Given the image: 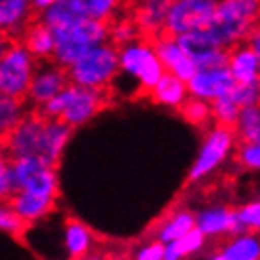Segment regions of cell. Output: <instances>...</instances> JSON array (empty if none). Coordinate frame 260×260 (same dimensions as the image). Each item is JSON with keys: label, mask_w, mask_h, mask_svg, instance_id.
Masks as SVG:
<instances>
[{"label": "cell", "mask_w": 260, "mask_h": 260, "mask_svg": "<svg viewBox=\"0 0 260 260\" xmlns=\"http://www.w3.org/2000/svg\"><path fill=\"white\" fill-rule=\"evenodd\" d=\"M236 141L238 139H236V133L232 127L220 125V123L213 125L203 141L198 158L188 171V181L200 182L215 173L217 169H220L234 152Z\"/></svg>", "instance_id": "7"}, {"label": "cell", "mask_w": 260, "mask_h": 260, "mask_svg": "<svg viewBox=\"0 0 260 260\" xmlns=\"http://www.w3.org/2000/svg\"><path fill=\"white\" fill-rule=\"evenodd\" d=\"M228 71L236 84L243 86H254L258 84L260 76V55L258 51L253 50L251 44H238L232 50H228Z\"/></svg>", "instance_id": "18"}, {"label": "cell", "mask_w": 260, "mask_h": 260, "mask_svg": "<svg viewBox=\"0 0 260 260\" xmlns=\"http://www.w3.org/2000/svg\"><path fill=\"white\" fill-rule=\"evenodd\" d=\"M53 37H55V46H53L51 61L67 69L93 46L109 42V23L84 17L71 27L55 30Z\"/></svg>", "instance_id": "4"}, {"label": "cell", "mask_w": 260, "mask_h": 260, "mask_svg": "<svg viewBox=\"0 0 260 260\" xmlns=\"http://www.w3.org/2000/svg\"><path fill=\"white\" fill-rule=\"evenodd\" d=\"M218 0H173L164 23V32L179 37L190 30L205 29L213 19Z\"/></svg>", "instance_id": "9"}, {"label": "cell", "mask_w": 260, "mask_h": 260, "mask_svg": "<svg viewBox=\"0 0 260 260\" xmlns=\"http://www.w3.org/2000/svg\"><path fill=\"white\" fill-rule=\"evenodd\" d=\"M152 46H154V51H156V55H158L159 63H161L166 73L175 74L177 78L186 82L198 71L194 63L186 57V53L181 50V46H179L175 37L161 32V35L152 38Z\"/></svg>", "instance_id": "14"}, {"label": "cell", "mask_w": 260, "mask_h": 260, "mask_svg": "<svg viewBox=\"0 0 260 260\" xmlns=\"http://www.w3.org/2000/svg\"><path fill=\"white\" fill-rule=\"evenodd\" d=\"M25 230V222L15 215L10 203L0 202V232H6L12 236H19Z\"/></svg>", "instance_id": "36"}, {"label": "cell", "mask_w": 260, "mask_h": 260, "mask_svg": "<svg viewBox=\"0 0 260 260\" xmlns=\"http://www.w3.org/2000/svg\"><path fill=\"white\" fill-rule=\"evenodd\" d=\"M82 17L95 21L110 23L118 14L125 10L123 0H73Z\"/></svg>", "instance_id": "28"}, {"label": "cell", "mask_w": 260, "mask_h": 260, "mask_svg": "<svg viewBox=\"0 0 260 260\" xmlns=\"http://www.w3.org/2000/svg\"><path fill=\"white\" fill-rule=\"evenodd\" d=\"M37 65L38 61L25 44L19 38H14L0 57V95L25 101Z\"/></svg>", "instance_id": "6"}, {"label": "cell", "mask_w": 260, "mask_h": 260, "mask_svg": "<svg viewBox=\"0 0 260 260\" xmlns=\"http://www.w3.org/2000/svg\"><path fill=\"white\" fill-rule=\"evenodd\" d=\"M139 38H143L141 30H139L137 23L133 21L131 14L125 8V14H118L109 23V42L114 48H122L125 44L135 42Z\"/></svg>", "instance_id": "30"}, {"label": "cell", "mask_w": 260, "mask_h": 260, "mask_svg": "<svg viewBox=\"0 0 260 260\" xmlns=\"http://www.w3.org/2000/svg\"><path fill=\"white\" fill-rule=\"evenodd\" d=\"M57 2H61V0H30V4H32V10H35V14L42 12V10H46V8L53 6V4H57Z\"/></svg>", "instance_id": "39"}, {"label": "cell", "mask_w": 260, "mask_h": 260, "mask_svg": "<svg viewBox=\"0 0 260 260\" xmlns=\"http://www.w3.org/2000/svg\"><path fill=\"white\" fill-rule=\"evenodd\" d=\"M236 86L228 67H213V69H198L192 78L186 80L188 95L196 99L213 103L215 99L228 93Z\"/></svg>", "instance_id": "13"}, {"label": "cell", "mask_w": 260, "mask_h": 260, "mask_svg": "<svg viewBox=\"0 0 260 260\" xmlns=\"http://www.w3.org/2000/svg\"><path fill=\"white\" fill-rule=\"evenodd\" d=\"M148 93L154 99V103L167 107V109L179 110L182 107V103L188 99V87L184 80L177 78L171 73H164Z\"/></svg>", "instance_id": "21"}, {"label": "cell", "mask_w": 260, "mask_h": 260, "mask_svg": "<svg viewBox=\"0 0 260 260\" xmlns=\"http://www.w3.org/2000/svg\"><path fill=\"white\" fill-rule=\"evenodd\" d=\"M177 42L186 57L196 65V69H213V67H226L228 63V50H224L209 37L205 29L190 30L179 35Z\"/></svg>", "instance_id": "11"}, {"label": "cell", "mask_w": 260, "mask_h": 260, "mask_svg": "<svg viewBox=\"0 0 260 260\" xmlns=\"http://www.w3.org/2000/svg\"><path fill=\"white\" fill-rule=\"evenodd\" d=\"M17 192L19 188H17V179L12 167V159L0 150V202L8 203Z\"/></svg>", "instance_id": "34"}, {"label": "cell", "mask_w": 260, "mask_h": 260, "mask_svg": "<svg viewBox=\"0 0 260 260\" xmlns=\"http://www.w3.org/2000/svg\"><path fill=\"white\" fill-rule=\"evenodd\" d=\"M109 260H131V258H127V256H112Z\"/></svg>", "instance_id": "44"}, {"label": "cell", "mask_w": 260, "mask_h": 260, "mask_svg": "<svg viewBox=\"0 0 260 260\" xmlns=\"http://www.w3.org/2000/svg\"><path fill=\"white\" fill-rule=\"evenodd\" d=\"M35 19L40 21L42 25H46L51 32H55V30H61L65 27H71V25H74V23L84 19V17L80 15L78 8L74 6L73 0H61L57 4L38 12L35 15Z\"/></svg>", "instance_id": "23"}, {"label": "cell", "mask_w": 260, "mask_h": 260, "mask_svg": "<svg viewBox=\"0 0 260 260\" xmlns=\"http://www.w3.org/2000/svg\"><path fill=\"white\" fill-rule=\"evenodd\" d=\"M194 226H196V218L192 211L177 209L158 224V228H156V238L154 239H158L159 243L166 245L169 241H175V239H179L181 236H184V234L192 230Z\"/></svg>", "instance_id": "24"}, {"label": "cell", "mask_w": 260, "mask_h": 260, "mask_svg": "<svg viewBox=\"0 0 260 260\" xmlns=\"http://www.w3.org/2000/svg\"><path fill=\"white\" fill-rule=\"evenodd\" d=\"M179 110L182 112L184 120L188 123H192V125L203 127V125H207L213 120V116H211V103L190 97V95H188V99L182 103V107Z\"/></svg>", "instance_id": "33"}, {"label": "cell", "mask_w": 260, "mask_h": 260, "mask_svg": "<svg viewBox=\"0 0 260 260\" xmlns=\"http://www.w3.org/2000/svg\"><path fill=\"white\" fill-rule=\"evenodd\" d=\"M19 40L25 44V48L32 53V57L37 59V61H50L51 59L53 46H55V37L40 21L32 19L29 23V27L23 30Z\"/></svg>", "instance_id": "22"}, {"label": "cell", "mask_w": 260, "mask_h": 260, "mask_svg": "<svg viewBox=\"0 0 260 260\" xmlns=\"http://www.w3.org/2000/svg\"><path fill=\"white\" fill-rule=\"evenodd\" d=\"M239 166L247 171H258L260 169V145L258 143H241L238 150Z\"/></svg>", "instance_id": "37"}, {"label": "cell", "mask_w": 260, "mask_h": 260, "mask_svg": "<svg viewBox=\"0 0 260 260\" xmlns=\"http://www.w3.org/2000/svg\"><path fill=\"white\" fill-rule=\"evenodd\" d=\"M118 65L120 73L133 80L141 91L148 93L159 76L166 73L154 51L150 38H139L118 48Z\"/></svg>", "instance_id": "5"}, {"label": "cell", "mask_w": 260, "mask_h": 260, "mask_svg": "<svg viewBox=\"0 0 260 260\" xmlns=\"http://www.w3.org/2000/svg\"><path fill=\"white\" fill-rule=\"evenodd\" d=\"M107 107V95L101 89L76 86L69 82L53 99L37 109L44 118H59L69 127L86 125Z\"/></svg>", "instance_id": "2"}, {"label": "cell", "mask_w": 260, "mask_h": 260, "mask_svg": "<svg viewBox=\"0 0 260 260\" xmlns=\"http://www.w3.org/2000/svg\"><path fill=\"white\" fill-rule=\"evenodd\" d=\"M137 0H123V4H125V8H129V6H133Z\"/></svg>", "instance_id": "43"}, {"label": "cell", "mask_w": 260, "mask_h": 260, "mask_svg": "<svg viewBox=\"0 0 260 260\" xmlns=\"http://www.w3.org/2000/svg\"><path fill=\"white\" fill-rule=\"evenodd\" d=\"M69 82L76 86L107 91L120 76L118 48L110 42H103L86 51L73 65L67 67Z\"/></svg>", "instance_id": "3"}, {"label": "cell", "mask_w": 260, "mask_h": 260, "mask_svg": "<svg viewBox=\"0 0 260 260\" xmlns=\"http://www.w3.org/2000/svg\"><path fill=\"white\" fill-rule=\"evenodd\" d=\"M205 260H230V258H228V256H224V254L220 253V251H218V253L209 254V256H207V258H205Z\"/></svg>", "instance_id": "42"}, {"label": "cell", "mask_w": 260, "mask_h": 260, "mask_svg": "<svg viewBox=\"0 0 260 260\" xmlns=\"http://www.w3.org/2000/svg\"><path fill=\"white\" fill-rule=\"evenodd\" d=\"M10 42H12V38L6 37L4 32H0V57H2V53L6 51V48L10 46Z\"/></svg>", "instance_id": "41"}, {"label": "cell", "mask_w": 260, "mask_h": 260, "mask_svg": "<svg viewBox=\"0 0 260 260\" xmlns=\"http://www.w3.org/2000/svg\"><path fill=\"white\" fill-rule=\"evenodd\" d=\"M12 167L17 179V188L21 192L57 200L59 179L55 166L46 164L38 156H23V158L12 159Z\"/></svg>", "instance_id": "8"}, {"label": "cell", "mask_w": 260, "mask_h": 260, "mask_svg": "<svg viewBox=\"0 0 260 260\" xmlns=\"http://www.w3.org/2000/svg\"><path fill=\"white\" fill-rule=\"evenodd\" d=\"M35 15L30 0H0V32L12 40L19 38Z\"/></svg>", "instance_id": "19"}, {"label": "cell", "mask_w": 260, "mask_h": 260, "mask_svg": "<svg viewBox=\"0 0 260 260\" xmlns=\"http://www.w3.org/2000/svg\"><path fill=\"white\" fill-rule=\"evenodd\" d=\"M173 0H137L127 8L133 21L137 23L141 35L145 38H154L164 32V23Z\"/></svg>", "instance_id": "16"}, {"label": "cell", "mask_w": 260, "mask_h": 260, "mask_svg": "<svg viewBox=\"0 0 260 260\" xmlns=\"http://www.w3.org/2000/svg\"><path fill=\"white\" fill-rule=\"evenodd\" d=\"M25 114H27V109L21 99L0 95V141Z\"/></svg>", "instance_id": "31"}, {"label": "cell", "mask_w": 260, "mask_h": 260, "mask_svg": "<svg viewBox=\"0 0 260 260\" xmlns=\"http://www.w3.org/2000/svg\"><path fill=\"white\" fill-rule=\"evenodd\" d=\"M239 110H241V107L236 103V99L232 97L230 91L211 103V116H213V120L217 123H220V125L234 127V123L238 120Z\"/></svg>", "instance_id": "32"}, {"label": "cell", "mask_w": 260, "mask_h": 260, "mask_svg": "<svg viewBox=\"0 0 260 260\" xmlns=\"http://www.w3.org/2000/svg\"><path fill=\"white\" fill-rule=\"evenodd\" d=\"M10 207L15 211V215L21 218L25 224L38 222L53 213L55 209V198H46V196L29 194V192H17L10 200Z\"/></svg>", "instance_id": "20"}, {"label": "cell", "mask_w": 260, "mask_h": 260, "mask_svg": "<svg viewBox=\"0 0 260 260\" xmlns=\"http://www.w3.org/2000/svg\"><path fill=\"white\" fill-rule=\"evenodd\" d=\"M260 0H218L205 30L224 50L243 44L256 30Z\"/></svg>", "instance_id": "1"}, {"label": "cell", "mask_w": 260, "mask_h": 260, "mask_svg": "<svg viewBox=\"0 0 260 260\" xmlns=\"http://www.w3.org/2000/svg\"><path fill=\"white\" fill-rule=\"evenodd\" d=\"M236 213V220H238L241 232H258L260 228V203L258 200L243 203Z\"/></svg>", "instance_id": "35"}, {"label": "cell", "mask_w": 260, "mask_h": 260, "mask_svg": "<svg viewBox=\"0 0 260 260\" xmlns=\"http://www.w3.org/2000/svg\"><path fill=\"white\" fill-rule=\"evenodd\" d=\"M196 228L205 238H220V236H236L243 234L236 220V213L226 205H211L194 215Z\"/></svg>", "instance_id": "17"}, {"label": "cell", "mask_w": 260, "mask_h": 260, "mask_svg": "<svg viewBox=\"0 0 260 260\" xmlns=\"http://www.w3.org/2000/svg\"><path fill=\"white\" fill-rule=\"evenodd\" d=\"M236 139L241 143H258L260 141V110L258 105H249L239 110L238 120L234 123Z\"/></svg>", "instance_id": "29"}, {"label": "cell", "mask_w": 260, "mask_h": 260, "mask_svg": "<svg viewBox=\"0 0 260 260\" xmlns=\"http://www.w3.org/2000/svg\"><path fill=\"white\" fill-rule=\"evenodd\" d=\"M205 243H207V238L194 226L192 230L186 232L179 239L169 241V243L164 245V260H184L190 254H196L198 251H202Z\"/></svg>", "instance_id": "27"}, {"label": "cell", "mask_w": 260, "mask_h": 260, "mask_svg": "<svg viewBox=\"0 0 260 260\" xmlns=\"http://www.w3.org/2000/svg\"><path fill=\"white\" fill-rule=\"evenodd\" d=\"M224 256L230 260H260V241L254 232H243L230 236L220 249Z\"/></svg>", "instance_id": "26"}, {"label": "cell", "mask_w": 260, "mask_h": 260, "mask_svg": "<svg viewBox=\"0 0 260 260\" xmlns=\"http://www.w3.org/2000/svg\"><path fill=\"white\" fill-rule=\"evenodd\" d=\"M131 260H164V243H159L158 239H152L139 247Z\"/></svg>", "instance_id": "38"}, {"label": "cell", "mask_w": 260, "mask_h": 260, "mask_svg": "<svg viewBox=\"0 0 260 260\" xmlns=\"http://www.w3.org/2000/svg\"><path fill=\"white\" fill-rule=\"evenodd\" d=\"M69 84L67 69L59 67L53 61H38L37 71L32 74V80L29 84L25 101L32 105L35 109H40L44 103L53 99L55 95Z\"/></svg>", "instance_id": "12"}, {"label": "cell", "mask_w": 260, "mask_h": 260, "mask_svg": "<svg viewBox=\"0 0 260 260\" xmlns=\"http://www.w3.org/2000/svg\"><path fill=\"white\" fill-rule=\"evenodd\" d=\"M71 135H73V127H69L65 122H61L59 118H46L40 141H38L37 156L50 166H57L61 156L65 154Z\"/></svg>", "instance_id": "15"}, {"label": "cell", "mask_w": 260, "mask_h": 260, "mask_svg": "<svg viewBox=\"0 0 260 260\" xmlns=\"http://www.w3.org/2000/svg\"><path fill=\"white\" fill-rule=\"evenodd\" d=\"M69 260H109V256L103 253H95L91 251L89 254H84V256H74V258H69Z\"/></svg>", "instance_id": "40"}, {"label": "cell", "mask_w": 260, "mask_h": 260, "mask_svg": "<svg viewBox=\"0 0 260 260\" xmlns=\"http://www.w3.org/2000/svg\"><path fill=\"white\" fill-rule=\"evenodd\" d=\"M44 118L40 112H27L19 122L0 141V150L10 159L23 158V156H37L38 141L44 127Z\"/></svg>", "instance_id": "10"}, {"label": "cell", "mask_w": 260, "mask_h": 260, "mask_svg": "<svg viewBox=\"0 0 260 260\" xmlns=\"http://www.w3.org/2000/svg\"><path fill=\"white\" fill-rule=\"evenodd\" d=\"M63 243H65L69 258H74V256H84V254L91 253L95 247V238L86 224L78 222V220H69L65 226Z\"/></svg>", "instance_id": "25"}]
</instances>
